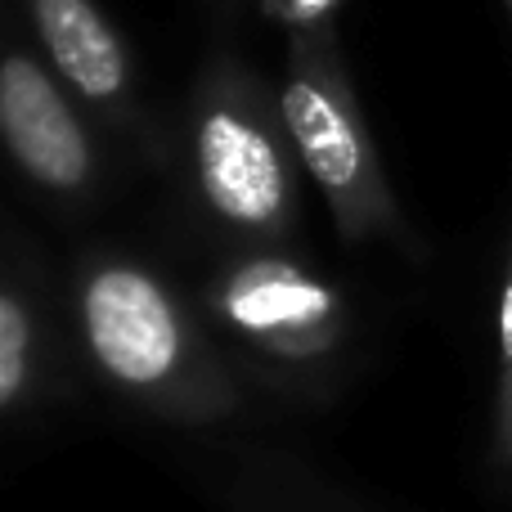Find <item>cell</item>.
Instances as JSON below:
<instances>
[{
  "instance_id": "6da1fadb",
  "label": "cell",
  "mask_w": 512,
  "mask_h": 512,
  "mask_svg": "<svg viewBox=\"0 0 512 512\" xmlns=\"http://www.w3.org/2000/svg\"><path fill=\"white\" fill-rule=\"evenodd\" d=\"M72 306L90 369L135 409L167 423H221L243 405L239 378L153 265L90 252Z\"/></svg>"
},
{
  "instance_id": "7a4b0ae2",
  "label": "cell",
  "mask_w": 512,
  "mask_h": 512,
  "mask_svg": "<svg viewBox=\"0 0 512 512\" xmlns=\"http://www.w3.org/2000/svg\"><path fill=\"white\" fill-rule=\"evenodd\" d=\"M189 167L203 207L252 243H283L301 221V158L279 90L234 54H212L189 95Z\"/></svg>"
},
{
  "instance_id": "3957f363",
  "label": "cell",
  "mask_w": 512,
  "mask_h": 512,
  "mask_svg": "<svg viewBox=\"0 0 512 512\" xmlns=\"http://www.w3.org/2000/svg\"><path fill=\"white\" fill-rule=\"evenodd\" d=\"M283 122L292 131L306 176L319 185L333 225L346 243L405 239L400 203L387 185L369 117H364L333 27L292 32L279 81Z\"/></svg>"
},
{
  "instance_id": "277c9868",
  "label": "cell",
  "mask_w": 512,
  "mask_h": 512,
  "mask_svg": "<svg viewBox=\"0 0 512 512\" xmlns=\"http://www.w3.org/2000/svg\"><path fill=\"white\" fill-rule=\"evenodd\" d=\"M203 306L225 337L274 369H324L351 337L342 288L274 248L225 261L207 283Z\"/></svg>"
},
{
  "instance_id": "5b68a950",
  "label": "cell",
  "mask_w": 512,
  "mask_h": 512,
  "mask_svg": "<svg viewBox=\"0 0 512 512\" xmlns=\"http://www.w3.org/2000/svg\"><path fill=\"white\" fill-rule=\"evenodd\" d=\"M0 131L14 167L41 194L81 203L99 189V149L77 95L18 41L0 63Z\"/></svg>"
},
{
  "instance_id": "8992f818",
  "label": "cell",
  "mask_w": 512,
  "mask_h": 512,
  "mask_svg": "<svg viewBox=\"0 0 512 512\" xmlns=\"http://www.w3.org/2000/svg\"><path fill=\"white\" fill-rule=\"evenodd\" d=\"M54 77L108 131H135V63L95 0H18Z\"/></svg>"
},
{
  "instance_id": "52a82bcc",
  "label": "cell",
  "mask_w": 512,
  "mask_h": 512,
  "mask_svg": "<svg viewBox=\"0 0 512 512\" xmlns=\"http://www.w3.org/2000/svg\"><path fill=\"white\" fill-rule=\"evenodd\" d=\"M45 369V324L32 288L18 279V270L0 288V414L9 423L27 414L41 396Z\"/></svg>"
},
{
  "instance_id": "ba28073f",
  "label": "cell",
  "mask_w": 512,
  "mask_h": 512,
  "mask_svg": "<svg viewBox=\"0 0 512 512\" xmlns=\"http://www.w3.org/2000/svg\"><path fill=\"white\" fill-rule=\"evenodd\" d=\"M342 0H256V9H261L270 23H279L283 32H324V27H333V14Z\"/></svg>"
},
{
  "instance_id": "9c48e42d",
  "label": "cell",
  "mask_w": 512,
  "mask_h": 512,
  "mask_svg": "<svg viewBox=\"0 0 512 512\" xmlns=\"http://www.w3.org/2000/svg\"><path fill=\"white\" fill-rule=\"evenodd\" d=\"M499 378L512 373V243H508V265H504V283H499Z\"/></svg>"
},
{
  "instance_id": "30bf717a",
  "label": "cell",
  "mask_w": 512,
  "mask_h": 512,
  "mask_svg": "<svg viewBox=\"0 0 512 512\" xmlns=\"http://www.w3.org/2000/svg\"><path fill=\"white\" fill-rule=\"evenodd\" d=\"M495 459L512 468V373L499 378L495 391Z\"/></svg>"
},
{
  "instance_id": "8fae6325",
  "label": "cell",
  "mask_w": 512,
  "mask_h": 512,
  "mask_svg": "<svg viewBox=\"0 0 512 512\" xmlns=\"http://www.w3.org/2000/svg\"><path fill=\"white\" fill-rule=\"evenodd\" d=\"M504 5H508V18H512V0H504Z\"/></svg>"
}]
</instances>
